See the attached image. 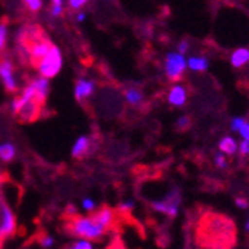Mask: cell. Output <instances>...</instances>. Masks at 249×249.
Segmentation results:
<instances>
[{
    "mask_svg": "<svg viewBox=\"0 0 249 249\" xmlns=\"http://www.w3.org/2000/svg\"><path fill=\"white\" fill-rule=\"evenodd\" d=\"M234 234V224L230 218L219 213H206L198 224L196 243L201 249H231L236 240Z\"/></svg>",
    "mask_w": 249,
    "mask_h": 249,
    "instance_id": "1",
    "label": "cell"
},
{
    "mask_svg": "<svg viewBox=\"0 0 249 249\" xmlns=\"http://www.w3.org/2000/svg\"><path fill=\"white\" fill-rule=\"evenodd\" d=\"M64 231L69 233L78 239L82 240H100L107 231L100 227V225L89 216H81V215H72L67 216L66 222H64Z\"/></svg>",
    "mask_w": 249,
    "mask_h": 249,
    "instance_id": "2",
    "label": "cell"
},
{
    "mask_svg": "<svg viewBox=\"0 0 249 249\" xmlns=\"http://www.w3.org/2000/svg\"><path fill=\"white\" fill-rule=\"evenodd\" d=\"M61 66H63V55L58 47L53 45L50 53L45 55V58L39 63V66L36 67L39 75L45 79H51L55 78L60 71H61Z\"/></svg>",
    "mask_w": 249,
    "mask_h": 249,
    "instance_id": "3",
    "label": "cell"
},
{
    "mask_svg": "<svg viewBox=\"0 0 249 249\" xmlns=\"http://www.w3.org/2000/svg\"><path fill=\"white\" fill-rule=\"evenodd\" d=\"M179 205H180V191L178 187H173L161 200L151 201V208L158 212L164 213L170 218H176L179 213Z\"/></svg>",
    "mask_w": 249,
    "mask_h": 249,
    "instance_id": "4",
    "label": "cell"
},
{
    "mask_svg": "<svg viewBox=\"0 0 249 249\" xmlns=\"http://www.w3.org/2000/svg\"><path fill=\"white\" fill-rule=\"evenodd\" d=\"M17 218L12 212L8 201L0 196V249H2L5 240L15 233Z\"/></svg>",
    "mask_w": 249,
    "mask_h": 249,
    "instance_id": "5",
    "label": "cell"
},
{
    "mask_svg": "<svg viewBox=\"0 0 249 249\" xmlns=\"http://www.w3.org/2000/svg\"><path fill=\"white\" fill-rule=\"evenodd\" d=\"M187 60L184 55H180L178 53H169L164 60V71L166 76L170 81H179L184 76V72L187 69Z\"/></svg>",
    "mask_w": 249,
    "mask_h": 249,
    "instance_id": "6",
    "label": "cell"
},
{
    "mask_svg": "<svg viewBox=\"0 0 249 249\" xmlns=\"http://www.w3.org/2000/svg\"><path fill=\"white\" fill-rule=\"evenodd\" d=\"M0 78H2L3 87L8 93H15L18 89L17 79L14 75V64L9 57L0 58Z\"/></svg>",
    "mask_w": 249,
    "mask_h": 249,
    "instance_id": "7",
    "label": "cell"
},
{
    "mask_svg": "<svg viewBox=\"0 0 249 249\" xmlns=\"http://www.w3.org/2000/svg\"><path fill=\"white\" fill-rule=\"evenodd\" d=\"M91 218L100 225V227H103L106 231H109L115 225L117 212L109 206H102L94 213H91Z\"/></svg>",
    "mask_w": 249,
    "mask_h": 249,
    "instance_id": "8",
    "label": "cell"
},
{
    "mask_svg": "<svg viewBox=\"0 0 249 249\" xmlns=\"http://www.w3.org/2000/svg\"><path fill=\"white\" fill-rule=\"evenodd\" d=\"M42 107L43 106L39 105L37 102H29L21 107V110L15 115V118L19 123H33L35 120H37L40 117Z\"/></svg>",
    "mask_w": 249,
    "mask_h": 249,
    "instance_id": "9",
    "label": "cell"
},
{
    "mask_svg": "<svg viewBox=\"0 0 249 249\" xmlns=\"http://www.w3.org/2000/svg\"><path fill=\"white\" fill-rule=\"evenodd\" d=\"M96 91V84L91 79L79 78L75 84V99L78 102H84L88 97H91Z\"/></svg>",
    "mask_w": 249,
    "mask_h": 249,
    "instance_id": "10",
    "label": "cell"
},
{
    "mask_svg": "<svg viewBox=\"0 0 249 249\" xmlns=\"http://www.w3.org/2000/svg\"><path fill=\"white\" fill-rule=\"evenodd\" d=\"M91 146H93V141L89 136H79L75 145L72 146V157L76 158V160H82V158H85L89 154Z\"/></svg>",
    "mask_w": 249,
    "mask_h": 249,
    "instance_id": "11",
    "label": "cell"
},
{
    "mask_svg": "<svg viewBox=\"0 0 249 249\" xmlns=\"http://www.w3.org/2000/svg\"><path fill=\"white\" fill-rule=\"evenodd\" d=\"M167 100L172 106H184L187 102V89L182 85H173L169 91Z\"/></svg>",
    "mask_w": 249,
    "mask_h": 249,
    "instance_id": "12",
    "label": "cell"
},
{
    "mask_svg": "<svg viewBox=\"0 0 249 249\" xmlns=\"http://www.w3.org/2000/svg\"><path fill=\"white\" fill-rule=\"evenodd\" d=\"M33 84H35V88H36V94H37V100L45 105L48 99V93H50V81L45 79L42 76H37L35 79H32Z\"/></svg>",
    "mask_w": 249,
    "mask_h": 249,
    "instance_id": "13",
    "label": "cell"
},
{
    "mask_svg": "<svg viewBox=\"0 0 249 249\" xmlns=\"http://www.w3.org/2000/svg\"><path fill=\"white\" fill-rule=\"evenodd\" d=\"M124 96H125L127 103L131 105V106H139V105L143 102V93L141 91L139 88H136V87H128V88H125Z\"/></svg>",
    "mask_w": 249,
    "mask_h": 249,
    "instance_id": "14",
    "label": "cell"
},
{
    "mask_svg": "<svg viewBox=\"0 0 249 249\" xmlns=\"http://www.w3.org/2000/svg\"><path fill=\"white\" fill-rule=\"evenodd\" d=\"M15 155H17V148H15L14 143L5 142V143L0 145V160H2V161L9 163V161L14 160Z\"/></svg>",
    "mask_w": 249,
    "mask_h": 249,
    "instance_id": "15",
    "label": "cell"
},
{
    "mask_svg": "<svg viewBox=\"0 0 249 249\" xmlns=\"http://www.w3.org/2000/svg\"><path fill=\"white\" fill-rule=\"evenodd\" d=\"M230 60H231V64H233L234 67H242V66H245V64L249 61V50H246V48H239V50H236V51L231 54Z\"/></svg>",
    "mask_w": 249,
    "mask_h": 249,
    "instance_id": "16",
    "label": "cell"
},
{
    "mask_svg": "<svg viewBox=\"0 0 249 249\" xmlns=\"http://www.w3.org/2000/svg\"><path fill=\"white\" fill-rule=\"evenodd\" d=\"M187 64L194 72H205L209 67V60L206 57H191Z\"/></svg>",
    "mask_w": 249,
    "mask_h": 249,
    "instance_id": "17",
    "label": "cell"
},
{
    "mask_svg": "<svg viewBox=\"0 0 249 249\" xmlns=\"http://www.w3.org/2000/svg\"><path fill=\"white\" fill-rule=\"evenodd\" d=\"M219 149L225 154L233 155L237 151V143L233 138H230V136H225V138H222L219 141Z\"/></svg>",
    "mask_w": 249,
    "mask_h": 249,
    "instance_id": "18",
    "label": "cell"
},
{
    "mask_svg": "<svg viewBox=\"0 0 249 249\" xmlns=\"http://www.w3.org/2000/svg\"><path fill=\"white\" fill-rule=\"evenodd\" d=\"M8 33H9V26L8 21L3 19L0 21V51H3L6 43H8Z\"/></svg>",
    "mask_w": 249,
    "mask_h": 249,
    "instance_id": "19",
    "label": "cell"
},
{
    "mask_svg": "<svg viewBox=\"0 0 249 249\" xmlns=\"http://www.w3.org/2000/svg\"><path fill=\"white\" fill-rule=\"evenodd\" d=\"M63 249H94V246H93V243H91V242L82 240V239H78V240L71 242L69 245H66Z\"/></svg>",
    "mask_w": 249,
    "mask_h": 249,
    "instance_id": "20",
    "label": "cell"
},
{
    "mask_svg": "<svg viewBox=\"0 0 249 249\" xmlns=\"http://www.w3.org/2000/svg\"><path fill=\"white\" fill-rule=\"evenodd\" d=\"M63 6H64L63 0H53V2H51V9H50L51 17H60V15H63V12H64Z\"/></svg>",
    "mask_w": 249,
    "mask_h": 249,
    "instance_id": "21",
    "label": "cell"
},
{
    "mask_svg": "<svg viewBox=\"0 0 249 249\" xmlns=\"http://www.w3.org/2000/svg\"><path fill=\"white\" fill-rule=\"evenodd\" d=\"M26 8H27V11L29 12H32V14H36V12H39L40 9H42V6H43V2L42 0H26L24 3Z\"/></svg>",
    "mask_w": 249,
    "mask_h": 249,
    "instance_id": "22",
    "label": "cell"
},
{
    "mask_svg": "<svg viewBox=\"0 0 249 249\" xmlns=\"http://www.w3.org/2000/svg\"><path fill=\"white\" fill-rule=\"evenodd\" d=\"M37 242H39V245H40L43 249H51V248L55 245L54 237L50 236V234H42V236H39V237H37Z\"/></svg>",
    "mask_w": 249,
    "mask_h": 249,
    "instance_id": "23",
    "label": "cell"
},
{
    "mask_svg": "<svg viewBox=\"0 0 249 249\" xmlns=\"http://www.w3.org/2000/svg\"><path fill=\"white\" fill-rule=\"evenodd\" d=\"M134 208V203L131 200H125V201H121L118 205V212L117 213H130Z\"/></svg>",
    "mask_w": 249,
    "mask_h": 249,
    "instance_id": "24",
    "label": "cell"
},
{
    "mask_svg": "<svg viewBox=\"0 0 249 249\" xmlns=\"http://www.w3.org/2000/svg\"><path fill=\"white\" fill-rule=\"evenodd\" d=\"M190 125H191V120H190V117H187V115H184V117H180L178 121H176V128L178 130H187V128H190Z\"/></svg>",
    "mask_w": 249,
    "mask_h": 249,
    "instance_id": "25",
    "label": "cell"
},
{
    "mask_svg": "<svg viewBox=\"0 0 249 249\" xmlns=\"http://www.w3.org/2000/svg\"><path fill=\"white\" fill-rule=\"evenodd\" d=\"M82 208H84L87 212H91V211H94V209H96V203H94V200H93V198L85 197V198L82 200Z\"/></svg>",
    "mask_w": 249,
    "mask_h": 249,
    "instance_id": "26",
    "label": "cell"
},
{
    "mask_svg": "<svg viewBox=\"0 0 249 249\" xmlns=\"http://www.w3.org/2000/svg\"><path fill=\"white\" fill-rule=\"evenodd\" d=\"M107 249H125V245L123 243V240L120 237H114L112 242L109 243Z\"/></svg>",
    "mask_w": 249,
    "mask_h": 249,
    "instance_id": "27",
    "label": "cell"
},
{
    "mask_svg": "<svg viewBox=\"0 0 249 249\" xmlns=\"http://www.w3.org/2000/svg\"><path fill=\"white\" fill-rule=\"evenodd\" d=\"M67 5H69L71 9L78 11V9H81L82 6H85L87 2H85V0H71V2H67Z\"/></svg>",
    "mask_w": 249,
    "mask_h": 249,
    "instance_id": "28",
    "label": "cell"
},
{
    "mask_svg": "<svg viewBox=\"0 0 249 249\" xmlns=\"http://www.w3.org/2000/svg\"><path fill=\"white\" fill-rule=\"evenodd\" d=\"M245 125V120L243 118H239V117H236L233 121H231V130L233 131H240V128Z\"/></svg>",
    "mask_w": 249,
    "mask_h": 249,
    "instance_id": "29",
    "label": "cell"
},
{
    "mask_svg": "<svg viewBox=\"0 0 249 249\" xmlns=\"http://www.w3.org/2000/svg\"><path fill=\"white\" fill-rule=\"evenodd\" d=\"M187 51H188V40L184 39V40H180L178 45V54L184 55V54H187Z\"/></svg>",
    "mask_w": 249,
    "mask_h": 249,
    "instance_id": "30",
    "label": "cell"
},
{
    "mask_svg": "<svg viewBox=\"0 0 249 249\" xmlns=\"http://www.w3.org/2000/svg\"><path fill=\"white\" fill-rule=\"evenodd\" d=\"M215 164H216L219 169H224L225 166H227V161H225L224 154H218V155L215 157Z\"/></svg>",
    "mask_w": 249,
    "mask_h": 249,
    "instance_id": "31",
    "label": "cell"
},
{
    "mask_svg": "<svg viewBox=\"0 0 249 249\" xmlns=\"http://www.w3.org/2000/svg\"><path fill=\"white\" fill-rule=\"evenodd\" d=\"M236 206L240 208V209H248L249 208V201L243 197H237L236 198Z\"/></svg>",
    "mask_w": 249,
    "mask_h": 249,
    "instance_id": "32",
    "label": "cell"
},
{
    "mask_svg": "<svg viewBox=\"0 0 249 249\" xmlns=\"http://www.w3.org/2000/svg\"><path fill=\"white\" fill-rule=\"evenodd\" d=\"M239 151L240 154L245 157V155H249V142L248 141H243L240 145H239Z\"/></svg>",
    "mask_w": 249,
    "mask_h": 249,
    "instance_id": "33",
    "label": "cell"
},
{
    "mask_svg": "<svg viewBox=\"0 0 249 249\" xmlns=\"http://www.w3.org/2000/svg\"><path fill=\"white\" fill-rule=\"evenodd\" d=\"M240 136L245 141L249 142V123H245V125L240 128Z\"/></svg>",
    "mask_w": 249,
    "mask_h": 249,
    "instance_id": "34",
    "label": "cell"
},
{
    "mask_svg": "<svg viewBox=\"0 0 249 249\" xmlns=\"http://www.w3.org/2000/svg\"><path fill=\"white\" fill-rule=\"evenodd\" d=\"M85 18H87V14H85L84 11H79V12H76V15H75V19H76V22H82Z\"/></svg>",
    "mask_w": 249,
    "mask_h": 249,
    "instance_id": "35",
    "label": "cell"
},
{
    "mask_svg": "<svg viewBox=\"0 0 249 249\" xmlns=\"http://www.w3.org/2000/svg\"><path fill=\"white\" fill-rule=\"evenodd\" d=\"M3 180H5L3 175H0V190H2V187H3Z\"/></svg>",
    "mask_w": 249,
    "mask_h": 249,
    "instance_id": "36",
    "label": "cell"
},
{
    "mask_svg": "<svg viewBox=\"0 0 249 249\" xmlns=\"http://www.w3.org/2000/svg\"><path fill=\"white\" fill-rule=\"evenodd\" d=\"M245 229H246V231H249V219H248V222H246V227H245Z\"/></svg>",
    "mask_w": 249,
    "mask_h": 249,
    "instance_id": "37",
    "label": "cell"
}]
</instances>
